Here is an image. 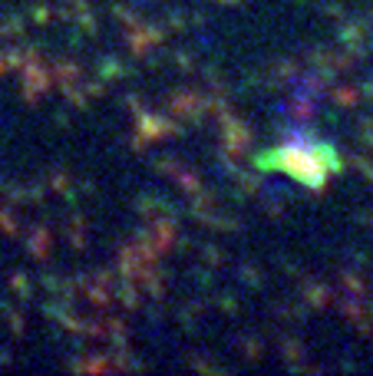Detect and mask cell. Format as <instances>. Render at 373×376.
I'll return each instance as SVG.
<instances>
[{
  "label": "cell",
  "instance_id": "6da1fadb",
  "mask_svg": "<svg viewBox=\"0 0 373 376\" xmlns=\"http://www.w3.org/2000/svg\"><path fill=\"white\" fill-rule=\"evenodd\" d=\"M264 165H274V162H288V165H278V169H284V172H291L294 178H301V182L307 185H321L324 175L333 172L337 169V159H333V152H327V149H311L307 155H301L297 149H288V152H274L268 155V159H261Z\"/></svg>",
  "mask_w": 373,
  "mask_h": 376
}]
</instances>
